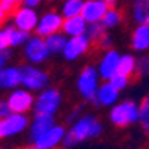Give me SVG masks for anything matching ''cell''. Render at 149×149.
I'll return each instance as SVG.
<instances>
[{
	"label": "cell",
	"instance_id": "cell-4",
	"mask_svg": "<svg viewBox=\"0 0 149 149\" xmlns=\"http://www.w3.org/2000/svg\"><path fill=\"white\" fill-rule=\"evenodd\" d=\"M64 97L57 86H46L45 90L39 91L36 94L34 100V113H42V115H52L55 116L58 113V110L63 106Z\"/></svg>",
	"mask_w": 149,
	"mask_h": 149
},
{
	"label": "cell",
	"instance_id": "cell-13",
	"mask_svg": "<svg viewBox=\"0 0 149 149\" xmlns=\"http://www.w3.org/2000/svg\"><path fill=\"white\" fill-rule=\"evenodd\" d=\"M121 54L113 48H109L103 52L97 63V70L100 73L102 81H109L115 73H118V64H119Z\"/></svg>",
	"mask_w": 149,
	"mask_h": 149
},
{
	"label": "cell",
	"instance_id": "cell-23",
	"mask_svg": "<svg viewBox=\"0 0 149 149\" xmlns=\"http://www.w3.org/2000/svg\"><path fill=\"white\" fill-rule=\"evenodd\" d=\"M122 21H124V14L119 9H116L115 6H112L106 10V14L102 19V24H103V27L109 31V30H113V29L119 27L122 24Z\"/></svg>",
	"mask_w": 149,
	"mask_h": 149
},
{
	"label": "cell",
	"instance_id": "cell-31",
	"mask_svg": "<svg viewBox=\"0 0 149 149\" xmlns=\"http://www.w3.org/2000/svg\"><path fill=\"white\" fill-rule=\"evenodd\" d=\"M9 46V39H8V31L6 27H0V54L3 51H6Z\"/></svg>",
	"mask_w": 149,
	"mask_h": 149
},
{
	"label": "cell",
	"instance_id": "cell-35",
	"mask_svg": "<svg viewBox=\"0 0 149 149\" xmlns=\"http://www.w3.org/2000/svg\"><path fill=\"white\" fill-rule=\"evenodd\" d=\"M43 2H45V0H22V5H26V6H29V8L37 9L39 6L43 5Z\"/></svg>",
	"mask_w": 149,
	"mask_h": 149
},
{
	"label": "cell",
	"instance_id": "cell-33",
	"mask_svg": "<svg viewBox=\"0 0 149 149\" xmlns=\"http://www.w3.org/2000/svg\"><path fill=\"white\" fill-rule=\"evenodd\" d=\"M10 113H12V110L9 107L8 100H6V98H0V119L8 116V115H10Z\"/></svg>",
	"mask_w": 149,
	"mask_h": 149
},
{
	"label": "cell",
	"instance_id": "cell-26",
	"mask_svg": "<svg viewBox=\"0 0 149 149\" xmlns=\"http://www.w3.org/2000/svg\"><path fill=\"white\" fill-rule=\"evenodd\" d=\"M139 125L142 131L149 137V93L139 103Z\"/></svg>",
	"mask_w": 149,
	"mask_h": 149
},
{
	"label": "cell",
	"instance_id": "cell-22",
	"mask_svg": "<svg viewBox=\"0 0 149 149\" xmlns=\"http://www.w3.org/2000/svg\"><path fill=\"white\" fill-rule=\"evenodd\" d=\"M45 42L52 55H61V52H63V49L66 46V42H67V36L63 31H57L54 34L46 36Z\"/></svg>",
	"mask_w": 149,
	"mask_h": 149
},
{
	"label": "cell",
	"instance_id": "cell-16",
	"mask_svg": "<svg viewBox=\"0 0 149 149\" xmlns=\"http://www.w3.org/2000/svg\"><path fill=\"white\" fill-rule=\"evenodd\" d=\"M21 86V69L19 66L6 64L0 69V91H12Z\"/></svg>",
	"mask_w": 149,
	"mask_h": 149
},
{
	"label": "cell",
	"instance_id": "cell-12",
	"mask_svg": "<svg viewBox=\"0 0 149 149\" xmlns=\"http://www.w3.org/2000/svg\"><path fill=\"white\" fill-rule=\"evenodd\" d=\"M66 131H67V128L64 125L55 124L54 127H51L45 133H42L39 137H36L33 140V143L40 149H58L64 143Z\"/></svg>",
	"mask_w": 149,
	"mask_h": 149
},
{
	"label": "cell",
	"instance_id": "cell-32",
	"mask_svg": "<svg viewBox=\"0 0 149 149\" xmlns=\"http://www.w3.org/2000/svg\"><path fill=\"white\" fill-rule=\"evenodd\" d=\"M81 115H82V107H81V106H76V107H73V109L69 110V113L66 115V121H67L69 124H72V122L76 121Z\"/></svg>",
	"mask_w": 149,
	"mask_h": 149
},
{
	"label": "cell",
	"instance_id": "cell-44",
	"mask_svg": "<svg viewBox=\"0 0 149 149\" xmlns=\"http://www.w3.org/2000/svg\"><path fill=\"white\" fill-rule=\"evenodd\" d=\"M0 149H3V148H0Z\"/></svg>",
	"mask_w": 149,
	"mask_h": 149
},
{
	"label": "cell",
	"instance_id": "cell-36",
	"mask_svg": "<svg viewBox=\"0 0 149 149\" xmlns=\"http://www.w3.org/2000/svg\"><path fill=\"white\" fill-rule=\"evenodd\" d=\"M8 17H9V14H8V12H5V10H3V8L0 6V27H5Z\"/></svg>",
	"mask_w": 149,
	"mask_h": 149
},
{
	"label": "cell",
	"instance_id": "cell-42",
	"mask_svg": "<svg viewBox=\"0 0 149 149\" xmlns=\"http://www.w3.org/2000/svg\"><path fill=\"white\" fill-rule=\"evenodd\" d=\"M145 24H148V27H149V17H148V19H146V22Z\"/></svg>",
	"mask_w": 149,
	"mask_h": 149
},
{
	"label": "cell",
	"instance_id": "cell-24",
	"mask_svg": "<svg viewBox=\"0 0 149 149\" xmlns=\"http://www.w3.org/2000/svg\"><path fill=\"white\" fill-rule=\"evenodd\" d=\"M136 64H137V58L133 54H130V52L121 54L119 64H118V73H122L125 76L131 78L133 74H136Z\"/></svg>",
	"mask_w": 149,
	"mask_h": 149
},
{
	"label": "cell",
	"instance_id": "cell-5",
	"mask_svg": "<svg viewBox=\"0 0 149 149\" xmlns=\"http://www.w3.org/2000/svg\"><path fill=\"white\" fill-rule=\"evenodd\" d=\"M19 69H21V86L30 90L34 94L45 90L51 84L49 73L40 66L26 63V64L19 66Z\"/></svg>",
	"mask_w": 149,
	"mask_h": 149
},
{
	"label": "cell",
	"instance_id": "cell-38",
	"mask_svg": "<svg viewBox=\"0 0 149 149\" xmlns=\"http://www.w3.org/2000/svg\"><path fill=\"white\" fill-rule=\"evenodd\" d=\"M22 149H40V148H37V146H36V145H34V143L31 142L30 145H27V146H24Z\"/></svg>",
	"mask_w": 149,
	"mask_h": 149
},
{
	"label": "cell",
	"instance_id": "cell-3",
	"mask_svg": "<svg viewBox=\"0 0 149 149\" xmlns=\"http://www.w3.org/2000/svg\"><path fill=\"white\" fill-rule=\"evenodd\" d=\"M100 84H102V78H100V73L97 70V66L86 64L79 72L76 82H74V86H76L78 94L84 100L93 104Z\"/></svg>",
	"mask_w": 149,
	"mask_h": 149
},
{
	"label": "cell",
	"instance_id": "cell-18",
	"mask_svg": "<svg viewBox=\"0 0 149 149\" xmlns=\"http://www.w3.org/2000/svg\"><path fill=\"white\" fill-rule=\"evenodd\" d=\"M130 46L134 52L145 54L149 51V27L148 24H137L130 36Z\"/></svg>",
	"mask_w": 149,
	"mask_h": 149
},
{
	"label": "cell",
	"instance_id": "cell-29",
	"mask_svg": "<svg viewBox=\"0 0 149 149\" xmlns=\"http://www.w3.org/2000/svg\"><path fill=\"white\" fill-rule=\"evenodd\" d=\"M109 82L115 86V88H118L121 93L127 88V86L130 85V78L125 76V74H122V73H115L113 76H112L109 79Z\"/></svg>",
	"mask_w": 149,
	"mask_h": 149
},
{
	"label": "cell",
	"instance_id": "cell-9",
	"mask_svg": "<svg viewBox=\"0 0 149 149\" xmlns=\"http://www.w3.org/2000/svg\"><path fill=\"white\" fill-rule=\"evenodd\" d=\"M6 100L12 112H15V113H29L34 107L36 95L34 93L24 88V86H18V88L9 91Z\"/></svg>",
	"mask_w": 149,
	"mask_h": 149
},
{
	"label": "cell",
	"instance_id": "cell-8",
	"mask_svg": "<svg viewBox=\"0 0 149 149\" xmlns=\"http://www.w3.org/2000/svg\"><path fill=\"white\" fill-rule=\"evenodd\" d=\"M37 21H39V14L37 9L29 8L26 5H19L15 8V10L10 14V24L15 26L19 30H24L27 33H34Z\"/></svg>",
	"mask_w": 149,
	"mask_h": 149
},
{
	"label": "cell",
	"instance_id": "cell-14",
	"mask_svg": "<svg viewBox=\"0 0 149 149\" xmlns=\"http://www.w3.org/2000/svg\"><path fill=\"white\" fill-rule=\"evenodd\" d=\"M119 95H121V91L115 88L109 81H102L93 104L95 107H112L115 103L119 102Z\"/></svg>",
	"mask_w": 149,
	"mask_h": 149
},
{
	"label": "cell",
	"instance_id": "cell-34",
	"mask_svg": "<svg viewBox=\"0 0 149 149\" xmlns=\"http://www.w3.org/2000/svg\"><path fill=\"white\" fill-rule=\"evenodd\" d=\"M0 6H2V8H3V10H5V12H8L9 15H10L12 12L15 10V8H17L12 2H9V0H0Z\"/></svg>",
	"mask_w": 149,
	"mask_h": 149
},
{
	"label": "cell",
	"instance_id": "cell-27",
	"mask_svg": "<svg viewBox=\"0 0 149 149\" xmlns=\"http://www.w3.org/2000/svg\"><path fill=\"white\" fill-rule=\"evenodd\" d=\"M106 31H107V30L103 27L102 22H91V24H88V26H86L85 36L88 37L91 42H97Z\"/></svg>",
	"mask_w": 149,
	"mask_h": 149
},
{
	"label": "cell",
	"instance_id": "cell-20",
	"mask_svg": "<svg viewBox=\"0 0 149 149\" xmlns=\"http://www.w3.org/2000/svg\"><path fill=\"white\" fill-rule=\"evenodd\" d=\"M6 27V31H8V39H9V46L12 49L15 48H22L24 43L29 40V37L31 36V33H27L24 30H19L17 29L15 26H5Z\"/></svg>",
	"mask_w": 149,
	"mask_h": 149
},
{
	"label": "cell",
	"instance_id": "cell-28",
	"mask_svg": "<svg viewBox=\"0 0 149 149\" xmlns=\"http://www.w3.org/2000/svg\"><path fill=\"white\" fill-rule=\"evenodd\" d=\"M136 74L139 78L149 76V54H142L137 58V64H136Z\"/></svg>",
	"mask_w": 149,
	"mask_h": 149
},
{
	"label": "cell",
	"instance_id": "cell-37",
	"mask_svg": "<svg viewBox=\"0 0 149 149\" xmlns=\"http://www.w3.org/2000/svg\"><path fill=\"white\" fill-rule=\"evenodd\" d=\"M12 54H14V52H12V48H8L6 51L2 52V55H3V58H5L6 61H9V60L12 58Z\"/></svg>",
	"mask_w": 149,
	"mask_h": 149
},
{
	"label": "cell",
	"instance_id": "cell-39",
	"mask_svg": "<svg viewBox=\"0 0 149 149\" xmlns=\"http://www.w3.org/2000/svg\"><path fill=\"white\" fill-rule=\"evenodd\" d=\"M6 63H8V61L3 58V55H2V54H0V69H2L3 66H6Z\"/></svg>",
	"mask_w": 149,
	"mask_h": 149
},
{
	"label": "cell",
	"instance_id": "cell-17",
	"mask_svg": "<svg viewBox=\"0 0 149 149\" xmlns=\"http://www.w3.org/2000/svg\"><path fill=\"white\" fill-rule=\"evenodd\" d=\"M57 124L55 116L52 115H42V113H34V116L30 119V125H29V139L33 142L36 137H39L42 133L49 130Z\"/></svg>",
	"mask_w": 149,
	"mask_h": 149
},
{
	"label": "cell",
	"instance_id": "cell-15",
	"mask_svg": "<svg viewBox=\"0 0 149 149\" xmlns=\"http://www.w3.org/2000/svg\"><path fill=\"white\" fill-rule=\"evenodd\" d=\"M110 6L104 2V0H85L84 8L81 15L84 17V19L91 24V22H102L106 10Z\"/></svg>",
	"mask_w": 149,
	"mask_h": 149
},
{
	"label": "cell",
	"instance_id": "cell-25",
	"mask_svg": "<svg viewBox=\"0 0 149 149\" xmlns=\"http://www.w3.org/2000/svg\"><path fill=\"white\" fill-rule=\"evenodd\" d=\"M85 0H63L60 5V12L64 18L81 15Z\"/></svg>",
	"mask_w": 149,
	"mask_h": 149
},
{
	"label": "cell",
	"instance_id": "cell-19",
	"mask_svg": "<svg viewBox=\"0 0 149 149\" xmlns=\"http://www.w3.org/2000/svg\"><path fill=\"white\" fill-rule=\"evenodd\" d=\"M86 26H88V22L84 19L82 15L69 17V18H64L63 29H61V31H63L67 37L82 36V34H85V31H86Z\"/></svg>",
	"mask_w": 149,
	"mask_h": 149
},
{
	"label": "cell",
	"instance_id": "cell-6",
	"mask_svg": "<svg viewBox=\"0 0 149 149\" xmlns=\"http://www.w3.org/2000/svg\"><path fill=\"white\" fill-rule=\"evenodd\" d=\"M51 51L45 42V37L39 34H31L29 37V40L24 43L22 46V58L26 60V63L42 66L48 63V60L51 58Z\"/></svg>",
	"mask_w": 149,
	"mask_h": 149
},
{
	"label": "cell",
	"instance_id": "cell-43",
	"mask_svg": "<svg viewBox=\"0 0 149 149\" xmlns=\"http://www.w3.org/2000/svg\"><path fill=\"white\" fill-rule=\"evenodd\" d=\"M146 149H149V146H148V148H146Z\"/></svg>",
	"mask_w": 149,
	"mask_h": 149
},
{
	"label": "cell",
	"instance_id": "cell-21",
	"mask_svg": "<svg viewBox=\"0 0 149 149\" xmlns=\"http://www.w3.org/2000/svg\"><path fill=\"white\" fill-rule=\"evenodd\" d=\"M149 17V0H133L131 19L136 24H145Z\"/></svg>",
	"mask_w": 149,
	"mask_h": 149
},
{
	"label": "cell",
	"instance_id": "cell-1",
	"mask_svg": "<svg viewBox=\"0 0 149 149\" xmlns=\"http://www.w3.org/2000/svg\"><path fill=\"white\" fill-rule=\"evenodd\" d=\"M104 127L103 122L93 113H82L74 122L70 124V127L66 131V137L63 146L73 148L84 142L98 139L103 134Z\"/></svg>",
	"mask_w": 149,
	"mask_h": 149
},
{
	"label": "cell",
	"instance_id": "cell-30",
	"mask_svg": "<svg viewBox=\"0 0 149 149\" xmlns=\"http://www.w3.org/2000/svg\"><path fill=\"white\" fill-rule=\"evenodd\" d=\"M97 43H98V46H100L102 49H104V51H106V49L112 48V45H113V37H112V36L106 31V33L100 37V39L97 40Z\"/></svg>",
	"mask_w": 149,
	"mask_h": 149
},
{
	"label": "cell",
	"instance_id": "cell-41",
	"mask_svg": "<svg viewBox=\"0 0 149 149\" xmlns=\"http://www.w3.org/2000/svg\"><path fill=\"white\" fill-rule=\"evenodd\" d=\"M9 2H12L15 6H19V5H22V0H9Z\"/></svg>",
	"mask_w": 149,
	"mask_h": 149
},
{
	"label": "cell",
	"instance_id": "cell-10",
	"mask_svg": "<svg viewBox=\"0 0 149 149\" xmlns=\"http://www.w3.org/2000/svg\"><path fill=\"white\" fill-rule=\"evenodd\" d=\"M63 22H64V17L61 15L60 10L48 9V10L43 12L42 15H39V21H37L34 33L42 36V37H46L49 34L61 31V29H63Z\"/></svg>",
	"mask_w": 149,
	"mask_h": 149
},
{
	"label": "cell",
	"instance_id": "cell-2",
	"mask_svg": "<svg viewBox=\"0 0 149 149\" xmlns=\"http://www.w3.org/2000/svg\"><path fill=\"white\" fill-rule=\"evenodd\" d=\"M107 119L116 128H128L139 124V103L134 100H119L109 107Z\"/></svg>",
	"mask_w": 149,
	"mask_h": 149
},
{
	"label": "cell",
	"instance_id": "cell-40",
	"mask_svg": "<svg viewBox=\"0 0 149 149\" xmlns=\"http://www.w3.org/2000/svg\"><path fill=\"white\" fill-rule=\"evenodd\" d=\"M104 2H106V3H107V5L112 8V6H115V5H116V2H118V0H104Z\"/></svg>",
	"mask_w": 149,
	"mask_h": 149
},
{
	"label": "cell",
	"instance_id": "cell-11",
	"mask_svg": "<svg viewBox=\"0 0 149 149\" xmlns=\"http://www.w3.org/2000/svg\"><path fill=\"white\" fill-rule=\"evenodd\" d=\"M91 40L86 37L85 34L82 36H74V37H67L66 46L63 49V58L67 61V63H74L79 58H82L84 55L88 54L90 48H91Z\"/></svg>",
	"mask_w": 149,
	"mask_h": 149
},
{
	"label": "cell",
	"instance_id": "cell-7",
	"mask_svg": "<svg viewBox=\"0 0 149 149\" xmlns=\"http://www.w3.org/2000/svg\"><path fill=\"white\" fill-rule=\"evenodd\" d=\"M30 118L27 113H15L12 112L10 115L0 119V140H9L18 137L29 131Z\"/></svg>",
	"mask_w": 149,
	"mask_h": 149
}]
</instances>
